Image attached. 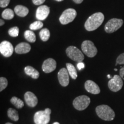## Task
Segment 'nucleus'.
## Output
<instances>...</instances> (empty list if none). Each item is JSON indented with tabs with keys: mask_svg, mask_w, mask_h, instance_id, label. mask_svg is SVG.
<instances>
[{
	"mask_svg": "<svg viewBox=\"0 0 124 124\" xmlns=\"http://www.w3.org/2000/svg\"><path fill=\"white\" fill-rule=\"evenodd\" d=\"M105 19V16L101 12H97L90 16L85 24V29L87 31H93L101 25Z\"/></svg>",
	"mask_w": 124,
	"mask_h": 124,
	"instance_id": "obj_1",
	"label": "nucleus"
},
{
	"mask_svg": "<svg viewBox=\"0 0 124 124\" xmlns=\"http://www.w3.org/2000/svg\"><path fill=\"white\" fill-rule=\"evenodd\" d=\"M96 113L100 118L105 121H112L115 117V113L110 107L108 105H102L95 108Z\"/></svg>",
	"mask_w": 124,
	"mask_h": 124,
	"instance_id": "obj_2",
	"label": "nucleus"
},
{
	"mask_svg": "<svg viewBox=\"0 0 124 124\" xmlns=\"http://www.w3.org/2000/svg\"><path fill=\"white\" fill-rule=\"evenodd\" d=\"M51 110L46 108L44 110L37 111L34 115V122L36 124H47L50 121Z\"/></svg>",
	"mask_w": 124,
	"mask_h": 124,
	"instance_id": "obj_3",
	"label": "nucleus"
},
{
	"mask_svg": "<svg viewBox=\"0 0 124 124\" xmlns=\"http://www.w3.org/2000/svg\"><path fill=\"white\" fill-rule=\"evenodd\" d=\"M66 54L67 56L74 61L78 63L82 62L84 60V55L81 51L75 46H71L66 49Z\"/></svg>",
	"mask_w": 124,
	"mask_h": 124,
	"instance_id": "obj_4",
	"label": "nucleus"
},
{
	"mask_svg": "<svg viewBox=\"0 0 124 124\" xmlns=\"http://www.w3.org/2000/svg\"><path fill=\"white\" fill-rule=\"evenodd\" d=\"M90 98L87 95H80L76 98L74 100L73 106L78 110H84L89 106Z\"/></svg>",
	"mask_w": 124,
	"mask_h": 124,
	"instance_id": "obj_5",
	"label": "nucleus"
},
{
	"mask_svg": "<svg viewBox=\"0 0 124 124\" xmlns=\"http://www.w3.org/2000/svg\"><path fill=\"white\" fill-rule=\"evenodd\" d=\"M81 48L83 53L89 58H93L97 55V48L91 41L85 40L82 43Z\"/></svg>",
	"mask_w": 124,
	"mask_h": 124,
	"instance_id": "obj_6",
	"label": "nucleus"
},
{
	"mask_svg": "<svg viewBox=\"0 0 124 124\" xmlns=\"http://www.w3.org/2000/svg\"><path fill=\"white\" fill-rule=\"evenodd\" d=\"M77 15V11L75 9L72 8L67 9L62 13L59 17V21L62 24H68L74 21Z\"/></svg>",
	"mask_w": 124,
	"mask_h": 124,
	"instance_id": "obj_7",
	"label": "nucleus"
},
{
	"mask_svg": "<svg viewBox=\"0 0 124 124\" xmlns=\"http://www.w3.org/2000/svg\"><path fill=\"white\" fill-rule=\"evenodd\" d=\"M124 21L120 18H112L110 19L105 25V32L108 33H111L117 31L123 25Z\"/></svg>",
	"mask_w": 124,
	"mask_h": 124,
	"instance_id": "obj_8",
	"label": "nucleus"
},
{
	"mask_svg": "<svg viewBox=\"0 0 124 124\" xmlns=\"http://www.w3.org/2000/svg\"><path fill=\"white\" fill-rule=\"evenodd\" d=\"M123 86L122 78L120 75H115L108 82L109 89L113 92H117L122 89Z\"/></svg>",
	"mask_w": 124,
	"mask_h": 124,
	"instance_id": "obj_9",
	"label": "nucleus"
},
{
	"mask_svg": "<svg viewBox=\"0 0 124 124\" xmlns=\"http://www.w3.org/2000/svg\"><path fill=\"white\" fill-rule=\"evenodd\" d=\"M13 46L8 41H4L0 44V52L5 57H10L13 53Z\"/></svg>",
	"mask_w": 124,
	"mask_h": 124,
	"instance_id": "obj_10",
	"label": "nucleus"
},
{
	"mask_svg": "<svg viewBox=\"0 0 124 124\" xmlns=\"http://www.w3.org/2000/svg\"><path fill=\"white\" fill-rule=\"evenodd\" d=\"M58 79L60 84L63 87L67 86L69 84V74L67 69L62 68L58 72Z\"/></svg>",
	"mask_w": 124,
	"mask_h": 124,
	"instance_id": "obj_11",
	"label": "nucleus"
},
{
	"mask_svg": "<svg viewBox=\"0 0 124 124\" xmlns=\"http://www.w3.org/2000/svg\"><path fill=\"white\" fill-rule=\"evenodd\" d=\"M56 68V62L54 59L48 58L43 62L42 70L45 73H50Z\"/></svg>",
	"mask_w": 124,
	"mask_h": 124,
	"instance_id": "obj_12",
	"label": "nucleus"
},
{
	"mask_svg": "<svg viewBox=\"0 0 124 124\" xmlns=\"http://www.w3.org/2000/svg\"><path fill=\"white\" fill-rule=\"evenodd\" d=\"M49 8L46 5H41L37 9L36 12V17L39 20H44L48 16Z\"/></svg>",
	"mask_w": 124,
	"mask_h": 124,
	"instance_id": "obj_13",
	"label": "nucleus"
},
{
	"mask_svg": "<svg viewBox=\"0 0 124 124\" xmlns=\"http://www.w3.org/2000/svg\"><path fill=\"white\" fill-rule=\"evenodd\" d=\"M85 89L87 92L93 94H98L101 92L100 87L97 83L91 80H88L85 82Z\"/></svg>",
	"mask_w": 124,
	"mask_h": 124,
	"instance_id": "obj_14",
	"label": "nucleus"
},
{
	"mask_svg": "<svg viewBox=\"0 0 124 124\" xmlns=\"http://www.w3.org/2000/svg\"><path fill=\"white\" fill-rule=\"evenodd\" d=\"M24 99L28 106L32 107V108L36 106L38 103V98L31 91H27L25 94Z\"/></svg>",
	"mask_w": 124,
	"mask_h": 124,
	"instance_id": "obj_15",
	"label": "nucleus"
},
{
	"mask_svg": "<svg viewBox=\"0 0 124 124\" xmlns=\"http://www.w3.org/2000/svg\"><path fill=\"white\" fill-rule=\"evenodd\" d=\"M31 46L28 43H21L16 46L15 51L16 53L18 54H24L28 53L31 51Z\"/></svg>",
	"mask_w": 124,
	"mask_h": 124,
	"instance_id": "obj_16",
	"label": "nucleus"
},
{
	"mask_svg": "<svg viewBox=\"0 0 124 124\" xmlns=\"http://www.w3.org/2000/svg\"><path fill=\"white\" fill-rule=\"evenodd\" d=\"M15 12L18 16L24 17L29 13V9L23 5H17L15 8Z\"/></svg>",
	"mask_w": 124,
	"mask_h": 124,
	"instance_id": "obj_17",
	"label": "nucleus"
},
{
	"mask_svg": "<svg viewBox=\"0 0 124 124\" xmlns=\"http://www.w3.org/2000/svg\"><path fill=\"white\" fill-rule=\"evenodd\" d=\"M24 71L27 75L30 76L33 79H38L40 76V74L38 70H36L32 66H27L25 67Z\"/></svg>",
	"mask_w": 124,
	"mask_h": 124,
	"instance_id": "obj_18",
	"label": "nucleus"
},
{
	"mask_svg": "<svg viewBox=\"0 0 124 124\" xmlns=\"http://www.w3.org/2000/svg\"><path fill=\"white\" fill-rule=\"evenodd\" d=\"M66 67L70 77L72 78L73 79H76L78 77V75L77 70H76L74 66H73L72 64H71V63H67Z\"/></svg>",
	"mask_w": 124,
	"mask_h": 124,
	"instance_id": "obj_19",
	"label": "nucleus"
},
{
	"mask_svg": "<svg viewBox=\"0 0 124 124\" xmlns=\"http://www.w3.org/2000/svg\"><path fill=\"white\" fill-rule=\"evenodd\" d=\"M24 37L25 39L30 43H35L36 40L35 34L32 31H26L24 33Z\"/></svg>",
	"mask_w": 124,
	"mask_h": 124,
	"instance_id": "obj_20",
	"label": "nucleus"
},
{
	"mask_svg": "<svg viewBox=\"0 0 124 124\" xmlns=\"http://www.w3.org/2000/svg\"><path fill=\"white\" fill-rule=\"evenodd\" d=\"M39 35L40 39L43 41H46L50 38V32L48 29L44 28L40 31Z\"/></svg>",
	"mask_w": 124,
	"mask_h": 124,
	"instance_id": "obj_21",
	"label": "nucleus"
},
{
	"mask_svg": "<svg viewBox=\"0 0 124 124\" xmlns=\"http://www.w3.org/2000/svg\"><path fill=\"white\" fill-rule=\"evenodd\" d=\"M8 116L9 118L11 119L12 120L15 121H17L19 119L18 112L14 108H9L8 110Z\"/></svg>",
	"mask_w": 124,
	"mask_h": 124,
	"instance_id": "obj_22",
	"label": "nucleus"
},
{
	"mask_svg": "<svg viewBox=\"0 0 124 124\" xmlns=\"http://www.w3.org/2000/svg\"><path fill=\"white\" fill-rule=\"evenodd\" d=\"M14 16H15V13L12 9H6L2 12V17L4 19L11 20L13 18Z\"/></svg>",
	"mask_w": 124,
	"mask_h": 124,
	"instance_id": "obj_23",
	"label": "nucleus"
},
{
	"mask_svg": "<svg viewBox=\"0 0 124 124\" xmlns=\"http://www.w3.org/2000/svg\"><path fill=\"white\" fill-rule=\"evenodd\" d=\"M10 102H11V103L14 106L18 108H22L24 106V103L23 102V101H21L20 99L16 97H12L11 100H10Z\"/></svg>",
	"mask_w": 124,
	"mask_h": 124,
	"instance_id": "obj_24",
	"label": "nucleus"
},
{
	"mask_svg": "<svg viewBox=\"0 0 124 124\" xmlns=\"http://www.w3.org/2000/svg\"><path fill=\"white\" fill-rule=\"evenodd\" d=\"M43 27V23L41 21H35L33 23H32L29 26V28H30V29L32 31H36L38 30V29H41V28Z\"/></svg>",
	"mask_w": 124,
	"mask_h": 124,
	"instance_id": "obj_25",
	"label": "nucleus"
},
{
	"mask_svg": "<svg viewBox=\"0 0 124 124\" xmlns=\"http://www.w3.org/2000/svg\"><path fill=\"white\" fill-rule=\"evenodd\" d=\"M8 33L12 37H17L19 34V28L17 27H12L9 29Z\"/></svg>",
	"mask_w": 124,
	"mask_h": 124,
	"instance_id": "obj_26",
	"label": "nucleus"
},
{
	"mask_svg": "<svg viewBox=\"0 0 124 124\" xmlns=\"http://www.w3.org/2000/svg\"><path fill=\"white\" fill-rule=\"evenodd\" d=\"M8 84V80L5 78L1 77L0 78V91H2L7 87Z\"/></svg>",
	"mask_w": 124,
	"mask_h": 124,
	"instance_id": "obj_27",
	"label": "nucleus"
},
{
	"mask_svg": "<svg viewBox=\"0 0 124 124\" xmlns=\"http://www.w3.org/2000/svg\"><path fill=\"white\" fill-rule=\"evenodd\" d=\"M124 64V53L121 54L118 56L116 60V65Z\"/></svg>",
	"mask_w": 124,
	"mask_h": 124,
	"instance_id": "obj_28",
	"label": "nucleus"
},
{
	"mask_svg": "<svg viewBox=\"0 0 124 124\" xmlns=\"http://www.w3.org/2000/svg\"><path fill=\"white\" fill-rule=\"evenodd\" d=\"M10 0H0V7L1 8H5L8 5Z\"/></svg>",
	"mask_w": 124,
	"mask_h": 124,
	"instance_id": "obj_29",
	"label": "nucleus"
},
{
	"mask_svg": "<svg viewBox=\"0 0 124 124\" xmlns=\"http://www.w3.org/2000/svg\"><path fill=\"white\" fill-rule=\"evenodd\" d=\"M46 0H32V2L36 5H40L45 2Z\"/></svg>",
	"mask_w": 124,
	"mask_h": 124,
	"instance_id": "obj_30",
	"label": "nucleus"
},
{
	"mask_svg": "<svg viewBox=\"0 0 124 124\" xmlns=\"http://www.w3.org/2000/svg\"><path fill=\"white\" fill-rule=\"evenodd\" d=\"M120 77L122 78V79L124 80V66L120 69Z\"/></svg>",
	"mask_w": 124,
	"mask_h": 124,
	"instance_id": "obj_31",
	"label": "nucleus"
},
{
	"mask_svg": "<svg viewBox=\"0 0 124 124\" xmlns=\"http://www.w3.org/2000/svg\"><path fill=\"white\" fill-rule=\"evenodd\" d=\"M77 67L79 70H81L82 69H83L85 67V66L83 63H82V62H79V63H78V64H77Z\"/></svg>",
	"mask_w": 124,
	"mask_h": 124,
	"instance_id": "obj_32",
	"label": "nucleus"
},
{
	"mask_svg": "<svg viewBox=\"0 0 124 124\" xmlns=\"http://www.w3.org/2000/svg\"><path fill=\"white\" fill-rule=\"evenodd\" d=\"M73 1L76 4H81V3L83 2V0H73Z\"/></svg>",
	"mask_w": 124,
	"mask_h": 124,
	"instance_id": "obj_33",
	"label": "nucleus"
},
{
	"mask_svg": "<svg viewBox=\"0 0 124 124\" xmlns=\"http://www.w3.org/2000/svg\"><path fill=\"white\" fill-rule=\"evenodd\" d=\"M0 22H1V23H0V25H1V26H2L3 25H4L5 22H4V21L2 19L0 20Z\"/></svg>",
	"mask_w": 124,
	"mask_h": 124,
	"instance_id": "obj_34",
	"label": "nucleus"
},
{
	"mask_svg": "<svg viewBox=\"0 0 124 124\" xmlns=\"http://www.w3.org/2000/svg\"><path fill=\"white\" fill-rule=\"evenodd\" d=\"M56 1H58V2H61V1H63V0H55Z\"/></svg>",
	"mask_w": 124,
	"mask_h": 124,
	"instance_id": "obj_35",
	"label": "nucleus"
},
{
	"mask_svg": "<svg viewBox=\"0 0 124 124\" xmlns=\"http://www.w3.org/2000/svg\"><path fill=\"white\" fill-rule=\"evenodd\" d=\"M53 124H60L59 123V122H55V123H54Z\"/></svg>",
	"mask_w": 124,
	"mask_h": 124,
	"instance_id": "obj_36",
	"label": "nucleus"
},
{
	"mask_svg": "<svg viewBox=\"0 0 124 124\" xmlns=\"http://www.w3.org/2000/svg\"><path fill=\"white\" fill-rule=\"evenodd\" d=\"M108 78H110V75H108Z\"/></svg>",
	"mask_w": 124,
	"mask_h": 124,
	"instance_id": "obj_37",
	"label": "nucleus"
},
{
	"mask_svg": "<svg viewBox=\"0 0 124 124\" xmlns=\"http://www.w3.org/2000/svg\"><path fill=\"white\" fill-rule=\"evenodd\" d=\"M5 124H11V123H9V122H8V123Z\"/></svg>",
	"mask_w": 124,
	"mask_h": 124,
	"instance_id": "obj_38",
	"label": "nucleus"
},
{
	"mask_svg": "<svg viewBox=\"0 0 124 124\" xmlns=\"http://www.w3.org/2000/svg\"><path fill=\"white\" fill-rule=\"evenodd\" d=\"M114 71H117V69H114Z\"/></svg>",
	"mask_w": 124,
	"mask_h": 124,
	"instance_id": "obj_39",
	"label": "nucleus"
}]
</instances>
